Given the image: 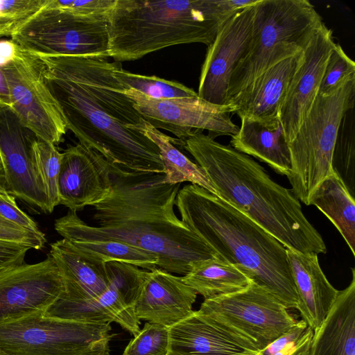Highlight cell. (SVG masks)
<instances>
[{
    "instance_id": "obj_14",
    "label": "cell",
    "mask_w": 355,
    "mask_h": 355,
    "mask_svg": "<svg viewBox=\"0 0 355 355\" xmlns=\"http://www.w3.org/2000/svg\"><path fill=\"white\" fill-rule=\"evenodd\" d=\"M62 275L53 258L0 271V321L45 314L64 293Z\"/></svg>"
},
{
    "instance_id": "obj_15",
    "label": "cell",
    "mask_w": 355,
    "mask_h": 355,
    "mask_svg": "<svg viewBox=\"0 0 355 355\" xmlns=\"http://www.w3.org/2000/svg\"><path fill=\"white\" fill-rule=\"evenodd\" d=\"M35 135L8 107L0 106V154L10 194L51 213L33 150Z\"/></svg>"
},
{
    "instance_id": "obj_24",
    "label": "cell",
    "mask_w": 355,
    "mask_h": 355,
    "mask_svg": "<svg viewBox=\"0 0 355 355\" xmlns=\"http://www.w3.org/2000/svg\"><path fill=\"white\" fill-rule=\"evenodd\" d=\"M352 279L339 291L318 329L314 331L310 355H355V269Z\"/></svg>"
},
{
    "instance_id": "obj_16",
    "label": "cell",
    "mask_w": 355,
    "mask_h": 355,
    "mask_svg": "<svg viewBox=\"0 0 355 355\" xmlns=\"http://www.w3.org/2000/svg\"><path fill=\"white\" fill-rule=\"evenodd\" d=\"M254 6L245 8L233 15L207 46L197 93L205 101L227 105L232 73L251 38Z\"/></svg>"
},
{
    "instance_id": "obj_34",
    "label": "cell",
    "mask_w": 355,
    "mask_h": 355,
    "mask_svg": "<svg viewBox=\"0 0 355 355\" xmlns=\"http://www.w3.org/2000/svg\"><path fill=\"white\" fill-rule=\"evenodd\" d=\"M168 327L146 322L122 355H168Z\"/></svg>"
},
{
    "instance_id": "obj_11",
    "label": "cell",
    "mask_w": 355,
    "mask_h": 355,
    "mask_svg": "<svg viewBox=\"0 0 355 355\" xmlns=\"http://www.w3.org/2000/svg\"><path fill=\"white\" fill-rule=\"evenodd\" d=\"M0 69L8 83L10 110L22 125L37 139L55 146L60 144L67 128L45 81L38 55L16 45L12 60Z\"/></svg>"
},
{
    "instance_id": "obj_30",
    "label": "cell",
    "mask_w": 355,
    "mask_h": 355,
    "mask_svg": "<svg viewBox=\"0 0 355 355\" xmlns=\"http://www.w3.org/2000/svg\"><path fill=\"white\" fill-rule=\"evenodd\" d=\"M114 75L128 89L154 99L168 100L197 96L193 89L174 80H167L155 76H144L124 70L119 62Z\"/></svg>"
},
{
    "instance_id": "obj_36",
    "label": "cell",
    "mask_w": 355,
    "mask_h": 355,
    "mask_svg": "<svg viewBox=\"0 0 355 355\" xmlns=\"http://www.w3.org/2000/svg\"><path fill=\"white\" fill-rule=\"evenodd\" d=\"M0 241L26 245L31 249L40 250L46 242L43 232L36 233L22 228L0 216Z\"/></svg>"
},
{
    "instance_id": "obj_41",
    "label": "cell",
    "mask_w": 355,
    "mask_h": 355,
    "mask_svg": "<svg viewBox=\"0 0 355 355\" xmlns=\"http://www.w3.org/2000/svg\"><path fill=\"white\" fill-rule=\"evenodd\" d=\"M16 45L11 40H0V67L12 60Z\"/></svg>"
},
{
    "instance_id": "obj_25",
    "label": "cell",
    "mask_w": 355,
    "mask_h": 355,
    "mask_svg": "<svg viewBox=\"0 0 355 355\" xmlns=\"http://www.w3.org/2000/svg\"><path fill=\"white\" fill-rule=\"evenodd\" d=\"M241 121L239 131L231 137L230 146L266 163L276 173L288 176L291 155L281 123L269 128L247 118Z\"/></svg>"
},
{
    "instance_id": "obj_37",
    "label": "cell",
    "mask_w": 355,
    "mask_h": 355,
    "mask_svg": "<svg viewBox=\"0 0 355 355\" xmlns=\"http://www.w3.org/2000/svg\"><path fill=\"white\" fill-rule=\"evenodd\" d=\"M116 0H46V8H57L76 15H89L107 14L112 9Z\"/></svg>"
},
{
    "instance_id": "obj_9",
    "label": "cell",
    "mask_w": 355,
    "mask_h": 355,
    "mask_svg": "<svg viewBox=\"0 0 355 355\" xmlns=\"http://www.w3.org/2000/svg\"><path fill=\"white\" fill-rule=\"evenodd\" d=\"M110 323L33 314L0 321L6 355H96L110 350Z\"/></svg>"
},
{
    "instance_id": "obj_20",
    "label": "cell",
    "mask_w": 355,
    "mask_h": 355,
    "mask_svg": "<svg viewBox=\"0 0 355 355\" xmlns=\"http://www.w3.org/2000/svg\"><path fill=\"white\" fill-rule=\"evenodd\" d=\"M196 297L182 277L157 267L146 271L135 310L139 320L170 327L193 311Z\"/></svg>"
},
{
    "instance_id": "obj_2",
    "label": "cell",
    "mask_w": 355,
    "mask_h": 355,
    "mask_svg": "<svg viewBox=\"0 0 355 355\" xmlns=\"http://www.w3.org/2000/svg\"><path fill=\"white\" fill-rule=\"evenodd\" d=\"M109 166L111 191L93 206L98 225H88L69 210L55 221L60 235L69 241L128 243L155 254L158 268L184 275L195 262L218 257L175 214L180 184L165 183L164 173Z\"/></svg>"
},
{
    "instance_id": "obj_42",
    "label": "cell",
    "mask_w": 355,
    "mask_h": 355,
    "mask_svg": "<svg viewBox=\"0 0 355 355\" xmlns=\"http://www.w3.org/2000/svg\"><path fill=\"white\" fill-rule=\"evenodd\" d=\"M0 106L8 107L10 109L11 101L6 79L0 69Z\"/></svg>"
},
{
    "instance_id": "obj_43",
    "label": "cell",
    "mask_w": 355,
    "mask_h": 355,
    "mask_svg": "<svg viewBox=\"0 0 355 355\" xmlns=\"http://www.w3.org/2000/svg\"><path fill=\"white\" fill-rule=\"evenodd\" d=\"M4 191L9 192L5 177L4 169H0V192Z\"/></svg>"
},
{
    "instance_id": "obj_17",
    "label": "cell",
    "mask_w": 355,
    "mask_h": 355,
    "mask_svg": "<svg viewBox=\"0 0 355 355\" xmlns=\"http://www.w3.org/2000/svg\"><path fill=\"white\" fill-rule=\"evenodd\" d=\"M336 44L331 29L323 23L303 48L279 114L288 144L295 136L318 94L327 63Z\"/></svg>"
},
{
    "instance_id": "obj_23",
    "label": "cell",
    "mask_w": 355,
    "mask_h": 355,
    "mask_svg": "<svg viewBox=\"0 0 355 355\" xmlns=\"http://www.w3.org/2000/svg\"><path fill=\"white\" fill-rule=\"evenodd\" d=\"M168 355H249L198 310L168 327Z\"/></svg>"
},
{
    "instance_id": "obj_40",
    "label": "cell",
    "mask_w": 355,
    "mask_h": 355,
    "mask_svg": "<svg viewBox=\"0 0 355 355\" xmlns=\"http://www.w3.org/2000/svg\"><path fill=\"white\" fill-rule=\"evenodd\" d=\"M30 249L19 243L0 241V271L24 263Z\"/></svg>"
},
{
    "instance_id": "obj_5",
    "label": "cell",
    "mask_w": 355,
    "mask_h": 355,
    "mask_svg": "<svg viewBox=\"0 0 355 355\" xmlns=\"http://www.w3.org/2000/svg\"><path fill=\"white\" fill-rule=\"evenodd\" d=\"M255 0H116L107 13L108 57L133 61L191 43L209 46L223 25Z\"/></svg>"
},
{
    "instance_id": "obj_44",
    "label": "cell",
    "mask_w": 355,
    "mask_h": 355,
    "mask_svg": "<svg viewBox=\"0 0 355 355\" xmlns=\"http://www.w3.org/2000/svg\"><path fill=\"white\" fill-rule=\"evenodd\" d=\"M96 355H111L110 354V350H108V351H106L105 352H103V353H101V354H96Z\"/></svg>"
},
{
    "instance_id": "obj_21",
    "label": "cell",
    "mask_w": 355,
    "mask_h": 355,
    "mask_svg": "<svg viewBox=\"0 0 355 355\" xmlns=\"http://www.w3.org/2000/svg\"><path fill=\"white\" fill-rule=\"evenodd\" d=\"M49 254L58 266L65 284V291L58 301H93L109 288L112 275L108 261L78 249L64 238L51 244Z\"/></svg>"
},
{
    "instance_id": "obj_19",
    "label": "cell",
    "mask_w": 355,
    "mask_h": 355,
    "mask_svg": "<svg viewBox=\"0 0 355 355\" xmlns=\"http://www.w3.org/2000/svg\"><path fill=\"white\" fill-rule=\"evenodd\" d=\"M302 51L275 64L259 76L228 104L232 114L269 128H277L281 123L279 114L288 86Z\"/></svg>"
},
{
    "instance_id": "obj_10",
    "label": "cell",
    "mask_w": 355,
    "mask_h": 355,
    "mask_svg": "<svg viewBox=\"0 0 355 355\" xmlns=\"http://www.w3.org/2000/svg\"><path fill=\"white\" fill-rule=\"evenodd\" d=\"M10 37L37 55L109 58L107 13L81 15L44 6L14 24Z\"/></svg>"
},
{
    "instance_id": "obj_46",
    "label": "cell",
    "mask_w": 355,
    "mask_h": 355,
    "mask_svg": "<svg viewBox=\"0 0 355 355\" xmlns=\"http://www.w3.org/2000/svg\"><path fill=\"white\" fill-rule=\"evenodd\" d=\"M0 355H6V354L0 349Z\"/></svg>"
},
{
    "instance_id": "obj_26",
    "label": "cell",
    "mask_w": 355,
    "mask_h": 355,
    "mask_svg": "<svg viewBox=\"0 0 355 355\" xmlns=\"http://www.w3.org/2000/svg\"><path fill=\"white\" fill-rule=\"evenodd\" d=\"M309 205L315 206L327 217L355 256V198L335 173L320 183Z\"/></svg>"
},
{
    "instance_id": "obj_28",
    "label": "cell",
    "mask_w": 355,
    "mask_h": 355,
    "mask_svg": "<svg viewBox=\"0 0 355 355\" xmlns=\"http://www.w3.org/2000/svg\"><path fill=\"white\" fill-rule=\"evenodd\" d=\"M137 130L148 137L158 147L164 168L165 183L175 184L189 182L217 196L202 168L175 147V145L182 146L179 139L163 133L146 121L138 126Z\"/></svg>"
},
{
    "instance_id": "obj_6",
    "label": "cell",
    "mask_w": 355,
    "mask_h": 355,
    "mask_svg": "<svg viewBox=\"0 0 355 355\" xmlns=\"http://www.w3.org/2000/svg\"><path fill=\"white\" fill-rule=\"evenodd\" d=\"M322 24L307 0H259L250 42L231 77L227 105L268 68L301 53Z\"/></svg>"
},
{
    "instance_id": "obj_1",
    "label": "cell",
    "mask_w": 355,
    "mask_h": 355,
    "mask_svg": "<svg viewBox=\"0 0 355 355\" xmlns=\"http://www.w3.org/2000/svg\"><path fill=\"white\" fill-rule=\"evenodd\" d=\"M45 81L67 130L109 164L137 172L164 173L158 147L137 130L146 121L114 75L108 58L37 55Z\"/></svg>"
},
{
    "instance_id": "obj_32",
    "label": "cell",
    "mask_w": 355,
    "mask_h": 355,
    "mask_svg": "<svg viewBox=\"0 0 355 355\" xmlns=\"http://www.w3.org/2000/svg\"><path fill=\"white\" fill-rule=\"evenodd\" d=\"M33 150L52 212L60 205L58 184L62 153L55 145L37 137L33 143Z\"/></svg>"
},
{
    "instance_id": "obj_35",
    "label": "cell",
    "mask_w": 355,
    "mask_h": 355,
    "mask_svg": "<svg viewBox=\"0 0 355 355\" xmlns=\"http://www.w3.org/2000/svg\"><path fill=\"white\" fill-rule=\"evenodd\" d=\"M355 75V63L336 43L320 83L318 94L327 95L335 91L346 80Z\"/></svg>"
},
{
    "instance_id": "obj_45",
    "label": "cell",
    "mask_w": 355,
    "mask_h": 355,
    "mask_svg": "<svg viewBox=\"0 0 355 355\" xmlns=\"http://www.w3.org/2000/svg\"><path fill=\"white\" fill-rule=\"evenodd\" d=\"M0 169H3V166L1 154H0Z\"/></svg>"
},
{
    "instance_id": "obj_18",
    "label": "cell",
    "mask_w": 355,
    "mask_h": 355,
    "mask_svg": "<svg viewBox=\"0 0 355 355\" xmlns=\"http://www.w3.org/2000/svg\"><path fill=\"white\" fill-rule=\"evenodd\" d=\"M60 205L76 212L105 199L112 189L108 162L79 143L62 153L58 177Z\"/></svg>"
},
{
    "instance_id": "obj_29",
    "label": "cell",
    "mask_w": 355,
    "mask_h": 355,
    "mask_svg": "<svg viewBox=\"0 0 355 355\" xmlns=\"http://www.w3.org/2000/svg\"><path fill=\"white\" fill-rule=\"evenodd\" d=\"M69 241L105 262L119 261L149 270L157 267L158 259L155 254L128 243L112 240Z\"/></svg>"
},
{
    "instance_id": "obj_33",
    "label": "cell",
    "mask_w": 355,
    "mask_h": 355,
    "mask_svg": "<svg viewBox=\"0 0 355 355\" xmlns=\"http://www.w3.org/2000/svg\"><path fill=\"white\" fill-rule=\"evenodd\" d=\"M313 334L314 331L303 320H298L257 355H310Z\"/></svg>"
},
{
    "instance_id": "obj_7",
    "label": "cell",
    "mask_w": 355,
    "mask_h": 355,
    "mask_svg": "<svg viewBox=\"0 0 355 355\" xmlns=\"http://www.w3.org/2000/svg\"><path fill=\"white\" fill-rule=\"evenodd\" d=\"M355 75L335 91L318 94L293 140L288 143L291 191L309 205L320 183L334 173L331 159L345 114L354 107Z\"/></svg>"
},
{
    "instance_id": "obj_3",
    "label": "cell",
    "mask_w": 355,
    "mask_h": 355,
    "mask_svg": "<svg viewBox=\"0 0 355 355\" xmlns=\"http://www.w3.org/2000/svg\"><path fill=\"white\" fill-rule=\"evenodd\" d=\"M183 148L204 171L217 196L275 238L283 246L304 254H325L318 230L308 220L291 189L275 182L250 156L202 132Z\"/></svg>"
},
{
    "instance_id": "obj_22",
    "label": "cell",
    "mask_w": 355,
    "mask_h": 355,
    "mask_svg": "<svg viewBox=\"0 0 355 355\" xmlns=\"http://www.w3.org/2000/svg\"><path fill=\"white\" fill-rule=\"evenodd\" d=\"M286 253L297 294L296 309L315 331L326 318L339 291L326 277L317 254L289 249Z\"/></svg>"
},
{
    "instance_id": "obj_39",
    "label": "cell",
    "mask_w": 355,
    "mask_h": 355,
    "mask_svg": "<svg viewBox=\"0 0 355 355\" xmlns=\"http://www.w3.org/2000/svg\"><path fill=\"white\" fill-rule=\"evenodd\" d=\"M0 216L22 228L42 232L37 223L19 208L15 196L6 191L0 192Z\"/></svg>"
},
{
    "instance_id": "obj_31",
    "label": "cell",
    "mask_w": 355,
    "mask_h": 355,
    "mask_svg": "<svg viewBox=\"0 0 355 355\" xmlns=\"http://www.w3.org/2000/svg\"><path fill=\"white\" fill-rule=\"evenodd\" d=\"M331 168L355 198V133L354 108L345 115L331 159Z\"/></svg>"
},
{
    "instance_id": "obj_8",
    "label": "cell",
    "mask_w": 355,
    "mask_h": 355,
    "mask_svg": "<svg viewBox=\"0 0 355 355\" xmlns=\"http://www.w3.org/2000/svg\"><path fill=\"white\" fill-rule=\"evenodd\" d=\"M198 311L227 337L255 354L298 321L277 297L254 282L240 291L205 300Z\"/></svg>"
},
{
    "instance_id": "obj_12",
    "label": "cell",
    "mask_w": 355,
    "mask_h": 355,
    "mask_svg": "<svg viewBox=\"0 0 355 355\" xmlns=\"http://www.w3.org/2000/svg\"><path fill=\"white\" fill-rule=\"evenodd\" d=\"M125 94L143 118L155 128L175 135L183 146L189 137L207 130L215 139L218 136H232L239 127L231 119L232 109L218 105L200 98H189L157 100L149 98L133 89Z\"/></svg>"
},
{
    "instance_id": "obj_4",
    "label": "cell",
    "mask_w": 355,
    "mask_h": 355,
    "mask_svg": "<svg viewBox=\"0 0 355 355\" xmlns=\"http://www.w3.org/2000/svg\"><path fill=\"white\" fill-rule=\"evenodd\" d=\"M181 220L218 257L243 270L288 309H296L297 294L286 248L250 218L196 184L178 192Z\"/></svg>"
},
{
    "instance_id": "obj_13",
    "label": "cell",
    "mask_w": 355,
    "mask_h": 355,
    "mask_svg": "<svg viewBox=\"0 0 355 355\" xmlns=\"http://www.w3.org/2000/svg\"><path fill=\"white\" fill-rule=\"evenodd\" d=\"M112 275L107 290L95 300L71 303L56 301L45 315L66 320L116 322L134 336L140 331L135 306L139 295L145 270L119 261H108Z\"/></svg>"
},
{
    "instance_id": "obj_27",
    "label": "cell",
    "mask_w": 355,
    "mask_h": 355,
    "mask_svg": "<svg viewBox=\"0 0 355 355\" xmlns=\"http://www.w3.org/2000/svg\"><path fill=\"white\" fill-rule=\"evenodd\" d=\"M182 278L205 300L240 291L253 282L239 267L218 257L195 262Z\"/></svg>"
},
{
    "instance_id": "obj_47",
    "label": "cell",
    "mask_w": 355,
    "mask_h": 355,
    "mask_svg": "<svg viewBox=\"0 0 355 355\" xmlns=\"http://www.w3.org/2000/svg\"><path fill=\"white\" fill-rule=\"evenodd\" d=\"M249 355H257V354H250Z\"/></svg>"
},
{
    "instance_id": "obj_38",
    "label": "cell",
    "mask_w": 355,
    "mask_h": 355,
    "mask_svg": "<svg viewBox=\"0 0 355 355\" xmlns=\"http://www.w3.org/2000/svg\"><path fill=\"white\" fill-rule=\"evenodd\" d=\"M46 2V0H0V19L15 24L39 11Z\"/></svg>"
}]
</instances>
